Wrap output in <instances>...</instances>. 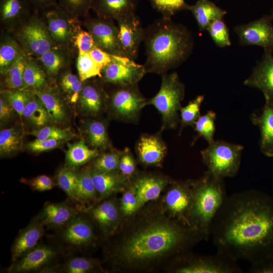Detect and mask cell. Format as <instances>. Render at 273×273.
I'll return each instance as SVG.
<instances>
[{
	"instance_id": "cell-51",
	"label": "cell",
	"mask_w": 273,
	"mask_h": 273,
	"mask_svg": "<svg viewBox=\"0 0 273 273\" xmlns=\"http://www.w3.org/2000/svg\"><path fill=\"white\" fill-rule=\"evenodd\" d=\"M153 7L163 16L169 17L175 13L188 10L189 5L184 0H149Z\"/></svg>"
},
{
	"instance_id": "cell-38",
	"label": "cell",
	"mask_w": 273,
	"mask_h": 273,
	"mask_svg": "<svg viewBox=\"0 0 273 273\" xmlns=\"http://www.w3.org/2000/svg\"><path fill=\"white\" fill-rule=\"evenodd\" d=\"M22 132L18 128L11 127L0 131V155L2 157L14 155L22 145Z\"/></svg>"
},
{
	"instance_id": "cell-21",
	"label": "cell",
	"mask_w": 273,
	"mask_h": 273,
	"mask_svg": "<svg viewBox=\"0 0 273 273\" xmlns=\"http://www.w3.org/2000/svg\"><path fill=\"white\" fill-rule=\"evenodd\" d=\"M44 225L35 217L21 230L11 248V259L15 262L38 245L44 234Z\"/></svg>"
},
{
	"instance_id": "cell-39",
	"label": "cell",
	"mask_w": 273,
	"mask_h": 273,
	"mask_svg": "<svg viewBox=\"0 0 273 273\" xmlns=\"http://www.w3.org/2000/svg\"><path fill=\"white\" fill-rule=\"evenodd\" d=\"M76 201L89 203L98 199V195L93 179L91 169L86 168L79 173L75 192Z\"/></svg>"
},
{
	"instance_id": "cell-31",
	"label": "cell",
	"mask_w": 273,
	"mask_h": 273,
	"mask_svg": "<svg viewBox=\"0 0 273 273\" xmlns=\"http://www.w3.org/2000/svg\"><path fill=\"white\" fill-rule=\"evenodd\" d=\"M65 151V166L76 169L96 158L99 150L89 148L83 139L73 143H67Z\"/></svg>"
},
{
	"instance_id": "cell-25",
	"label": "cell",
	"mask_w": 273,
	"mask_h": 273,
	"mask_svg": "<svg viewBox=\"0 0 273 273\" xmlns=\"http://www.w3.org/2000/svg\"><path fill=\"white\" fill-rule=\"evenodd\" d=\"M91 172L99 201L124 190L128 184L129 178L118 171L103 172L92 168Z\"/></svg>"
},
{
	"instance_id": "cell-46",
	"label": "cell",
	"mask_w": 273,
	"mask_h": 273,
	"mask_svg": "<svg viewBox=\"0 0 273 273\" xmlns=\"http://www.w3.org/2000/svg\"><path fill=\"white\" fill-rule=\"evenodd\" d=\"M31 93L29 89H4L1 90L2 96L20 116H23L25 105Z\"/></svg>"
},
{
	"instance_id": "cell-55",
	"label": "cell",
	"mask_w": 273,
	"mask_h": 273,
	"mask_svg": "<svg viewBox=\"0 0 273 273\" xmlns=\"http://www.w3.org/2000/svg\"><path fill=\"white\" fill-rule=\"evenodd\" d=\"M65 142L62 140L35 139L27 144L25 147L31 152L40 153L56 148Z\"/></svg>"
},
{
	"instance_id": "cell-35",
	"label": "cell",
	"mask_w": 273,
	"mask_h": 273,
	"mask_svg": "<svg viewBox=\"0 0 273 273\" xmlns=\"http://www.w3.org/2000/svg\"><path fill=\"white\" fill-rule=\"evenodd\" d=\"M23 117L30 123L39 127L46 126L51 121L43 104L31 89L23 111Z\"/></svg>"
},
{
	"instance_id": "cell-4",
	"label": "cell",
	"mask_w": 273,
	"mask_h": 273,
	"mask_svg": "<svg viewBox=\"0 0 273 273\" xmlns=\"http://www.w3.org/2000/svg\"><path fill=\"white\" fill-rule=\"evenodd\" d=\"M189 182L192 203L188 221L207 240L212 222L227 197L223 179L207 170L199 179Z\"/></svg>"
},
{
	"instance_id": "cell-1",
	"label": "cell",
	"mask_w": 273,
	"mask_h": 273,
	"mask_svg": "<svg viewBox=\"0 0 273 273\" xmlns=\"http://www.w3.org/2000/svg\"><path fill=\"white\" fill-rule=\"evenodd\" d=\"M217 252L254 262L273 254V198L250 189L226 197L211 225Z\"/></svg>"
},
{
	"instance_id": "cell-42",
	"label": "cell",
	"mask_w": 273,
	"mask_h": 273,
	"mask_svg": "<svg viewBox=\"0 0 273 273\" xmlns=\"http://www.w3.org/2000/svg\"><path fill=\"white\" fill-rule=\"evenodd\" d=\"M204 98L203 95L198 96L190 101L186 106L180 107L179 134L185 127L188 126H194L196 121L200 117V108Z\"/></svg>"
},
{
	"instance_id": "cell-9",
	"label": "cell",
	"mask_w": 273,
	"mask_h": 273,
	"mask_svg": "<svg viewBox=\"0 0 273 273\" xmlns=\"http://www.w3.org/2000/svg\"><path fill=\"white\" fill-rule=\"evenodd\" d=\"M115 86L116 89L108 95L111 113L119 120L135 123L148 100L142 94L138 84Z\"/></svg>"
},
{
	"instance_id": "cell-24",
	"label": "cell",
	"mask_w": 273,
	"mask_h": 273,
	"mask_svg": "<svg viewBox=\"0 0 273 273\" xmlns=\"http://www.w3.org/2000/svg\"><path fill=\"white\" fill-rule=\"evenodd\" d=\"M88 214L105 235L112 234L120 222V209L113 200L104 201L87 210Z\"/></svg>"
},
{
	"instance_id": "cell-20",
	"label": "cell",
	"mask_w": 273,
	"mask_h": 273,
	"mask_svg": "<svg viewBox=\"0 0 273 273\" xmlns=\"http://www.w3.org/2000/svg\"><path fill=\"white\" fill-rule=\"evenodd\" d=\"M107 101L108 95L99 83L86 80L76 104L83 113L95 116L103 111Z\"/></svg>"
},
{
	"instance_id": "cell-52",
	"label": "cell",
	"mask_w": 273,
	"mask_h": 273,
	"mask_svg": "<svg viewBox=\"0 0 273 273\" xmlns=\"http://www.w3.org/2000/svg\"><path fill=\"white\" fill-rule=\"evenodd\" d=\"M72 46L77 50L78 54L88 53L97 46L90 33L82 29L78 24L74 34Z\"/></svg>"
},
{
	"instance_id": "cell-23",
	"label": "cell",
	"mask_w": 273,
	"mask_h": 273,
	"mask_svg": "<svg viewBox=\"0 0 273 273\" xmlns=\"http://www.w3.org/2000/svg\"><path fill=\"white\" fill-rule=\"evenodd\" d=\"M79 212L64 202H47L36 217L50 228L62 229Z\"/></svg>"
},
{
	"instance_id": "cell-19",
	"label": "cell",
	"mask_w": 273,
	"mask_h": 273,
	"mask_svg": "<svg viewBox=\"0 0 273 273\" xmlns=\"http://www.w3.org/2000/svg\"><path fill=\"white\" fill-rule=\"evenodd\" d=\"M31 15L28 0H0L1 24L6 32H13Z\"/></svg>"
},
{
	"instance_id": "cell-32",
	"label": "cell",
	"mask_w": 273,
	"mask_h": 273,
	"mask_svg": "<svg viewBox=\"0 0 273 273\" xmlns=\"http://www.w3.org/2000/svg\"><path fill=\"white\" fill-rule=\"evenodd\" d=\"M70 49L56 46L47 51L38 59L46 74L54 77L69 63Z\"/></svg>"
},
{
	"instance_id": "cell-56",
	"label": "cell",
	"mask_w": 273,
	"mask_h": 273,
	"mask_svg": "<svg viewBox=\"0 0 273 273\" xmlns=\"http://www.w3.org/2000/svg\"><path fill=\"white\" fill-rule=\"evenodd\" d=\"M27 184L34 191L42 192L52 189L57 184L48 175H40L28 181Z\"/></svg>"
},
{
	"instance_id": "cell-22",
	"label": "cell",
	"mask_w": 273,
	"mask_h": 273,
	"mask_svg": "<svg viewBox=\"0 0 273 273\" xmlns=\"http://www.w3.org/2000/svg\"><path fill=\"white\" fill-rule=\"evenodd\" d=\"M135 151L140 161L146 165H157L163 161L167 147L158 134H143L137 141Z\"/></svg>"
},
{
	"instance_id": "cell-6",
	"label": "cell",
	"mask_w": 273,
	"mask_h": 273,
	"mask_svg": "<svg viewBox=\"0 0 273 273\" xmlns=\"http://www.w3.org/2000/svg\"><path fill=\"white\" fill-rule=\"evenodd\" d=\"M242 145L222 140L214 141L200 152L207 170L221 179L233 177L241 163Z\"/></svg>"
},
{
	"instance_id": "cell-30",
	"label": "cell",
	"mask_w": 273,
	"mask_h": 273,
	"mask_svg": "<svg viewBox=\"0 0 273 273\" xmlns=\"http://www.w3.org/2000/svg\"><path fill=\"white\" fill-rule=\"evenodd\" d=\"M188 10L192 13L201 30L206 29L211 23L226 14L209 0H198L194 5H189Z\"/></svg>"
},
{
	"instance_id": "cell-28",
	"label": "cell",
	"mask_w": 273,
	"mask_h": 273,
	"mask_svg": "<svg viewBox=\"0 0 273 273\" xmlns=\"http://www.w3.org/2000/svg\"><path fill=\"white\" fill-rule=\"evenodd\" d=\"M250 119L259 129L261 153L268 157H273V109L265 105L261 112L252 114Z\"/></svg>"
},
{
	"instance_id": "cell-14",
	"label": "cell",
	"mask_w": 273,
	"mask_h": 273,
	"mask_svg": "<svg viewBox=\"0 0 273 273\" xmlns=\"http://www.w3.org/2000/svg\"><path fill=\"white\" fill-rule=\"evenodd\" d=\"M116 22L121 48L126 57L134 61L144 36V28L140 18L134 13Z\"/></svg>"
},
{
	"instance_id": "cell-5",
	"label": "cell",
	"mask_w": 273,
	"mask_h": 273,
	"mask_svg": "<svg viewBox=\"0 0 273 273\" xmlns=\"http://www.w3.org/2000/svg\"><path fill=\"white\" fill-rule=\"evenodd\" d=\"M160 89L148 105L153 106L160 114L162 125L161 131L166 129L175 128L180 118L178 112L181 102L185 95V86L176 72L165 73L162 75Z\"/></svg>"
},
{
	"instance_id": "cell-49",
	"label": "cell",
	"mask_w": 273,
	"mask_h": 273,
	"mask_svg": "<svg viewBox=\"0 0 273 273\" xmlns=\"http://www.w3.org/2000/svg\"><path fill=\"white\" fill-rule=\"evenodd\" d=\"M34 136L36 139L56 140L68 141L74 137V134L68 129H61L54 126H44L34 129L29 133Z\"/></svg>"
},
{
	"instance_id": "cell-47",
	"label": "cell",
	"mask_w": 273,
	"mask_h": 273,
	"mask_svg": "<svg viewBox=\"0 0 273 273\" xmlns=\"http://www.w3.org/2000/svg\"><path fill=\"white\" fill-rule=\"evenodd\" d=\"M94 0H58V5L73 18L87 17Z\"/></svg>"
},
{
	"instance_id": "cell-37",
	"label": "cell",
	"mask_w": 273,
	"mask_h": 273,
	"mask_svg": "<svg viewBox=\"0 0 273 273\" xmlns=\"http://www.w3.org/2000/svg\"><path fill=\"white\" fill-rule=\"evenodd\" d=\"M87 142L94 149H105L109 146L106 123L101 120H93L88 121L85 126Z\"/></svg>"
},
{
	"instance_id": "cell-53",
	"label": "cell",
	"mask_w": 273,
	"mask_h": 273,
	"mask_svg": "<svg viewBox=\"0 0 273 273\" xmlns=\"http://www.w3.org/2000/svg\"><path fill=\"white\" fill-rule=\"evenodd\" d=\"M120 209L124 216L134 214L140 209L133 187L125 192L121 199Z\"/></svg>"
},
{
	"instance_id": "cell-12",
	"label": "cell",
	"mask_w": 273,
	"mask_h": 273,
	"mask_svg": "<svg viewBox=\"0 0 273 273\" xmlns=\"http://www.w3.org/2000/svg\"><path fill=\"white\" fill-rule=\"evenodd\" d=\"M83 24L93 36L97 47L110 54L125 57L120 47L118 28L114 20L87 16Z\"/></svg>"
},
{
	"instance_id": "cell-40",
	"label": "cell",
	"mask_w": 273,
	"mask_h": 273,
	"mask_svg": "<svg viewBox=\"0 0 273 273\" xmlns=\"http://www.w3.org/2000/svg\"><path fill=\"white\" fill-rule=\"evenodd\" d=\"M84 82L70 71L62 73L59 82L60 90L72 104H77Z\"/></svg>"
},
{
	"instance_id": "cell-29",
	"label": "cell",
	"mask_w": 273,
	"mask_h": 273,
	"mask_svg": "<svg viewBox=\"0 0 273 273\" xmlns=\"http://www.w3.org/2000/svg\"><path fill=\"white\" fill-rule=\"evenodd\" d=\"M32 91L43 104L51 120L57 123H63L66 120L67 112L60 90L48 86L42 90Z\"/></svg>"
},
{
	"instance_id": "cell-16",
	"label": "cell",
	"mask_w": 273,
	"mask_h": 273,
	"mask_svg": "<svg viewBox=\"0 0 273 273\" xmlns=\"http://www.w3.org/2000/svg\"><path fill=\"white\" fill-rule=\"evenodd\" d=\"M272 51H266L262 60L254 67L251 75L244 81L245 85L260 90L264 95L265 105L273 109Z\"/></svg>"
},
{
	"instance_id": "cell-26",
	"label": "cell",
	"mask_w": 273,
	"mask_h": 273,
	"mask_svg": "<svg viewBox=\"0 0 273 273\" xmlns=\"http://www.w3.org/2000/svg\"><path fill=\"white\" fill-rule=\"evenodd\" d=\"M138 0H94L92 10L98 17L116 21L136 13Z\"/></svg>"
},
{
	"instance_id": "cell-7",
	"label": "cell",
	"mask_w": 273,
	"mask_h": 273,
	"mask_svg": "<svg viewBox=\"0 0 273 273\" xmlns=\"http://www.w3.org/2000/svg\"><path fill=\"white\" fill-rule=\"evenodd\" d=\"M13 33L26 53L36 59L57 46L43 18L37 14H31Z\"/></svg>"
},
{
	"instance_id": "cell-45",
	"label": "cell",
	"mask_w": 273,
	"mask_h": 273,
	"mask_svg": "<svg viewBox=\"0 0 273 273\" xmlns=\"http://www.w3.org/2000/svg\"><path fill=\"white\" fill-rule=\"evenodd\" d=\"M76 67L78 76L82 82L97 76L102 77V68L92 59L88 53L78 54Z\"/></svg>"
},
{
	"instance_id": "cell-41",
	"label": "cell",
	"mask_w": 273,
	"mask_h": 273,
	"mask_svg": "<svg viewBox=\"0 0 273 273\" xmlns=\"http://www.w3.org/2000/svg\"><path fill=\"white\" fill-rule=\"evenodd\" d=\"M101 266L95 259L85 257H73L59 267L58 272L66 273H88L99 271Z\"/></svg>"
},
{
	"instance_id": "cell-61",
	"label": "cell",
	"mask_w": 273,
	"mask_h": 273,
	"mask_svg": "<svg viewBox=\"0 0 273 273\" xmlns=\"http://www.w3.org/2000/svg\"><path fill=\"white\" fill-rule=\"evenodd\" d=\"M270 17H271L272 19H273V11H272V13H271V15H270Z\"/></svg>"
},
{
	"instance_id": "cell-3",
	"label": "cell",
	"mask_w": 273,
	"mask_h": 273,
	"mask_svg": "<svg viewBox=\"0 0 273 273\" xmlns=\"http://www.w3.org/2000/svg\"><path fill=\"white\" fill-rule=\"evenodd\" d=\"M143 42L147 73L160 75L185 61L194 47L190 31L171 17L163 16L144 28Z\"/></svg>"
},
{
	"instance_id": "cell-17",
	"label": "cell",
	"mask_w": 273,
	"mask_h": 273,
	"mask_svg": "<svg viewBox=\"0 0 273 273\" xmlns=\"http://www.w3.org/2000/svg\"><path fill=\"white\" fill-rule=\"evenodd\" d=\"M61 229L60 239L69 247L75 248L86 247L96 239L91 222L79 212Z\"/></svg>"
},
{
	"instance_id": "cell-36",
	"label": "cell",
	"mask_w": 273,
	"mask_h": 273,
	"mask_svg": "<svg viewBox=\"0 0 273 273\" xmlns=\"http://www.w3.org/2000/svg\"><path fill=\"white\" fill-rule=\"evenodd\" d=\"M29 56L22 49L4 75L5 82L8 89H25L23 74Z\"/></svg>"
},
{
	"instance_id": "cell-18",
	"label": "cell",
	"mask_w": 273,
	"mask_h": 273,
	"mask_svg": "<svg viewBox=\"0 0 273 273\" xmlns=\"http://www.w3.org/2000/svg\"><path fill=\"white\" fill-rule=\"evenodd\" d=\"M165 202L169 215L189 224L188 217L192 203L189 180L174 183L165 195Z\"/></svg>"
},
{
	"instance_id": "cell-10",
	"label": "cell",
	"mask_w": 273,
	"mask_h": 273,
	"mask_svg": "<svg viewBox=\"0 0 273 273\" xmlns=\"http://www.w3.org/2000/svg\"><path fill=\"white\" fill-rule=\"evenodd\" d=\"M102 81L115 86L138 84L147 73L144 65L128 58L113 55V60L102 69Z\"/></svg>"
},
{
	"instance_id": "cell-44",
	"label": "cell",
	"mask_w": 273,
	"mask_h": 273,
	"mask_svg": "<svg viewBox=\"0 0 273 273\" xmlns=\"http://www.w3.org/2000/svg\"><path fill=\"white\" fill-rule=\"evenodd\" d=\"M216 114L214 111H208L206 114L201 115L195 122L194 126L196 132L194 142L199 138H203L208 144L214 141V135L215 131V121Z\"/></svg>"
},
{
	"instance_id": "cell-57",
	"label": "cell",
	"mask_w": 273,
	"mask_h": 273,
	"mask_svg": "<svg viewBox=\"0 0 273 273\" xmlns=\"http://www.w3.org/2000/svg\"><path fill=\"white\" fill-rule=\"evenodd\" d=\"M249 272L273 273V254L251 263Z\"/></svg>"
},
{
	"instance_id": "cell-2",
	"label": "cell",
	"mask_w": 273,
	"mask_h": 273,
	"mask_svg": "<svg viewBox=\"0 0 273 273\" xmlns=\"http://www.w3.org/2000/svg\"><path fill=\"white\" fill-rule=\"evenodd\" d=\"M126 233L114 251V259L123 267L142 269L165 260L172 263L204 239L187 222L157 215L141 220Z\"/></svg>"
},
{
	"instance_id": "cell-13",
	"label": "cell",
	"mask_w": 273,
	"mask_h": 273,
	"mask_svg": "<svg viewBox=\"0 0 273 273\" xmlns=\"http://www.w3.org/2000/svg\"><path fill=\"white\" fill-rule=\"evenodd\" d=\"M272 19L265 15L249 23L236 26L234 31L240 43L243 46L255 45L262 47L264 51H273Z\"/></svg>"
},
{
	"instance_id": "cell-48",
	"label": "cell",
	"mask_w": 273,
	"mask_h": 273,
	"mask_svg": "<svg viewBox=\"0 0 273 273\" xmlns=\"http://www.w3.org/2000/svg\"><path fill=\"white\" fill-rule=\"evenodd\" d=\"M121 153L113 150L99 155L94 159L92 168L103 172L118 171Z\"/></svg>"
},
{
	"instance_id": "cell-34",
	"label": "cell",
	"mask_w": 273,
	"mask_h": 273,
	"mask_svg": "<svg viewBox=\"0 0 273 273\" xmlns=\"http://www.w3.org/2000/svg\"><path fill=\"white\" fill-rule=\"evenodd\" d=\"M23 80L25 89L42 90L48 86L47 76L42 67L32 56H29L26 65Z\"/></svg>"
},
{
	"instance_id": "cell-60",
	"label": "cell",
	"mask_w": 273,
	"mask_h": 273,
	"mask_svg": "<svg viewBox=\"0 0 273 273\" xmlns=\"http://www.w3.org/2000/svg\"><path fill=\"white\" fill-rule=\"evenodd\" d=\"M36 10L43 11L58 5V0H28Z\"/></svg>"
},
{
	"instance_id": "cell-8",
	"label": "cell",
	"mask_w": 273,
	"mask_h": 273,
	"mask_svg": "<svg viewBox=\"0 0 273 273\" xmlns=\"http://www.w3.org/2000/svg\"><path fill=\"white\" fill-rule=\"evenodd\" d=\"M172 264L174 271L179 273L242 272L236 261L218 252L199 256L188 252L178 257Z\"/></svg>"
},
{
	"instance_id": "cell-27",
	"label": "cell",
	"mask_w": 273,
	"mask_h": 273,
	"mask_svg": "<svg viewBox=\"0 0 273 273\" xmlns=\"http://www.w3.org/2000/svg\"><path fill=\"white\" fill-rule=\"evenodd\" d=\"M168 183V178L160 175L148 174L138 177L132 187L140 208L147 202L157 199Z\"/></svg>"
},
{
	"instance_id": "cell-50",
	"label": "cell",
	"mask_w": 273,
	"mask_h": 273,
	"mask_svg": "<svg viewBox=\"0 0 273 273\" xmlns=\"http://www.w3.org/2000/svg\"><path fill=\"white\" fill-rule=\"evenodd\" d=\"M206 30L217 46L223 48L231 45L229 30L222 19L213 21Z\"/></svg>"
},
{
	"instance_id": "cell-59",
	"label": "cell",
	"mask_w": 273,
	"mask_h": 273,
	"mask_svg": "<svg viewBox=\"0 0 273 273\" xmlns=\"http://www.w3.org/2000/svg\"><path fill=\"white\" fill-rule=\"evenodd\" d=\"M15 111L12 106L2 97H0V120L2 122L8 121Z\"/></svg>"
},
{
	"instance_id": "cell-15",
	"label": "cell",
	"mask_w": 273,
	"mask_h": 273,
	"mask_svg": "<svg viewBox=\"0 0 273 273\" xmlns=\"http://www.w3.org/2000/svg\"><path fill=\"white\" fill-rule=\"evenodd\" d=\"M58 255L57 250L51 246L38 244L9 267L11 273L43 271L48 268ZM41 271V272H42Z\"/></svg>"
},
{
	"instance_id": "cell-54",
	"label": "cell",
	"mask_w": 273,
	"mask_h": 273,
	"mask_svg": "<svg viewBox=\"0 0 273 273\" xmlns=\"http://www.w3.org/2000/svg\"><path fill=\"white\" fill-rule=\"evenodd\" d=\"M118 170L122 175L128 178L135 172V160L129 148H125L121 151Z\"/></svg>"
},
{
	"instance_id": "cell-58",
	"label": "cell",
	"mask_w": 273,
	"mask_h": 273,
	"mask_svg": "<svg viewBox=\"0 0 273 273\" xmlns=\"http://www.w3.org/2000/svg\"><path fill=\"white\" fill-rule=\"evenodd\" d=\"M88 54L92 59L102 68L113 60V55L101 50L97 46Z\"/></svg>"
},
{
	"instance_id": "cell-33",
	"label": "cell",
	"mask_w": 273,
	"mask_h": 273,
	"mask_svg": "<svg viewBox=\"0 0 273 273\" xmlns=\"http://www.w3.org/2000/svg\"><path fill=\"white\" fill-rule=\"evenodd\" d=\"M16 39L8 34L1 35L0 43V73L4 76L22 50Z\"/></svg>"
},
{
	"instance_id": "cell-11",
	"label": "cell",
	"mask_w": 273,
	"mask_h": 273,
	"mask_svg": "<svg viewBox=\"0 0 273 273\" xmlns=\"http://www.w3.org/2000/svg\"><path fill=\"white\" fill-rule=\"evenodd\" d=\"M42 12L49 31L56 46L70 49L72 45L78 19L71 17L58 5Z\"/></svg>"
},
{
	"instance_id": "cell-43",
	"label": "cell",
	"mask_w": 273,
	"mask_h": 273,
	"mask_svg": "<svg viewBox=\"0 0 273 273\" xmlns=\"http://www.w3.org/2000/svg\"><path fill=\"white\" fill-rule=\"evenodd\" d=\"M78 175L79 173L76 169L66 166L59 169L57 175V185L70 199L75 201V192Z\"/></svg>"
}]
</instances>
